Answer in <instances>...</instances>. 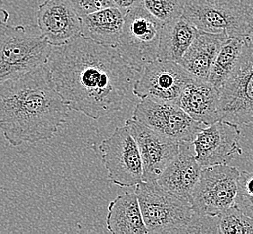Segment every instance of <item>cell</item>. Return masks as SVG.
<instances>
[{
	"label": "cell",
	"mask_w": 253,
	"mask_h": 234,
	"mask_svg": "<svg viewBox=\"0 0 253 234\" xmlns=\"http://www.w3.org/2000/svg\"><path fill=\"white\" fill-rule=\"evenodd\" d=\"M37 26L51 46H61L81 36V17L67 0H45L36 13Z\"/></svg>",
	"instance_id": "cell-14"
},
{
	"label": "cell",
	"mask_w": 253,
	"mask_h": 234,
	"mask_svg": "<svg viewBox=\"0 0 253 234\" xmlns=\"http://www.w3.org/2000/svg\"><path fill=\"white\" fill-rule=\"evenodd\" d=\"M240 171L228 164L203 168L191 200L192 208L202 216L216 217L233 206Z\"/></svg>",
	"instance_id": "cell-9"
},
{
	"label": "cell",
	"mask_w": 253,
	"mask_h": 234,
	"mask_svg": "<svg viewBox=\"0 0 253 234\" xmlns=\"http://www.w3.org/2000/svg\"><path fill=\"white\" fill-rule=\"evenodd\" d=\"M238 124L220 120L203 128L193 144L196 158L202 168L229 164L243 153Z\"/></svg>",
	"instance_id": "cell-12"
},
{
	"label": "cell",
	"mask_w": 253,
	"mask_h": 234,
	"mask_svg": "<svg viewBox=\"0 0 253 234\" xmlns=\"http://www.w3.org/2000/svg\"><path fill=\"white\" fill-rule=\"evenodd\" d=\"M177 105L205 126L221 120L220 90L208 81L193 78L184 87Z\"/></svg>",
	"instance_id": "cell-16"
},
{
	"label": "cell",
	"mask_w": 253,
	"mask_h": 234,
	"mask_svg": "<svg viewBox=\"0 0 253 234\" xmlns=\"http://www.w3.org/2000/svg\"><path fill=\"white\" fill-rule=\"evenodd\" d=\"M202 168L196 158L193 142H180L177 156L164 169L157 182L169 192L191 204Z\"/></svg>",
	"instance_id": "cell-15"
},
{
	"label": "cell",
	"mask_w": 253,
	"mask_h": 234,
	"mask_svg": "<svg viewBox=\"0 0 253 234\" xmlns=\"http://www.w3.org/2000/svg\"><path fill=\"white\" fill-rule=\"evenodd\" d=\"M244 1H245L246 7H247V11H248L249 18H250L251 25H252V28H253V32L250 36V39L253 41V0H244Z\"/></svg>",
	"instance_id": "cell-27"
},
{
	"label": "cell",
	"mask_w": 253,
	"mask_h": 234,
	"mask_svg": "<svg viewBox=\"0 0 253 234\" xmlns=\"http://www.w3.org/2000/svg\"><path fill=\"white\" fill-rule=\"evenodd\" d=\"M140 73L132 87L134 96L174 104L194 78L179 63L159 59L149 63Z\"/></svg>",
	"instance_id": "cell-11"
},
{
	"label": "cell",
	"mask_w": 253,
	"mask_h": 234,
	"mask_svg": "<svg viewBox=\"0 0 253 234\" xmlns=\"http://www.w3.org/2000/svg\"><path fill=\"white\" fill-rule=\"evenodd\" d=\"M80 16L88 15L96 11L115 6L114 0H67Z\"/></svg>",
	"instance_id": "cell-25"
},
{
	"label": "cell",
	"mask_w": 253,
	"mask_h": 234,
	"mask_svg": "<svg viewBox=\"0 0 253 234\" xmlns=\"http://www.w3.org/2000/svg\"><path fill=\"white\" fill-rule=\"evenodd\" d=\"M198 32L184 15L163 24L158 59L178 63L195 41Z\"/></svg>",
	"instance_id": "cell-20"
},
{
	"label": "cell",
	"mask_w": 253,
	"mask_h": 234,
	"mask_svg": "<svg viewBox=\"0 0 253 234\" xmlns=\"http://www.w3.org/2000/svg\"><path fill=\"white\" fill-rule=\"evenodd\" d=\"M162 25L142 2L126 12L117 49L124 60L138 73L149 63L157 60Z\"/></svg>",
	"instance_id": "cell-5"
},
{
	"label": "cell",
	"mask_w": 253,
	"mask_h": 234,
	"mask_svg": "<svg viewBox=\"0 0 253 234\" xmlns=\"http://www.w3.org/2000/svg\"><path fill=\"white\" fill-rule=\"evenodd\" d=\"M51 51L37 25L0 26V84L47 64Z\"/></svg>",
	"instance_id": "cell-4"
},
{
	"label": "cell",
	"mask_w": 253,
	"mask_h": 234,
	"mask_svg": "<svg viewBox=\"0 0 253 234\" xmlns=\"http://www.w3.org/2000/svg\"><path fill=\"white\" fill-rule=\"evenodd\" d=\"M221 120L243 125L253 123V41L244 39L236 67L220 89Z\"/></svg>",
	"instance_id": "cell-7"
},
{
	"label": "cell",
	"mask_w": 253,
	"mask_h": 234,
	"mask_svg": "<svg viewBox=\"0 0 253 234\" xmlns=\"http://www.w3.org/2000/svg\"><path fill=\"white\" fill-rule=\"evenodd\" d=\"M234 205L253 218V171L240 173Z\"/></svg>",
	"instance_id": "cell-24"
},
{
	"label": "cell",
	"mask_w": 253,
	"mask_h": 234,
	"mask_svg": "<svg viewBox=\"0 0 253 234\" xmlns=\"http://www.w3.org/2000/svg\"><path fill=\"white\" fill-rule=\"evenodd\" d=\"M183 15L199 31L250 38L253 28L244 0H184Z\"/></svg>",
	"instance_id": "cell-6"
},
{
	"label": "cell",
	"mask_w": 253,
	"mask_h": 234,
	"mask_svg": "<svg viewBox=\"0 0 253 234\" xmlns=\"http://www.w3.org/2000/svg\"><path fill=\"white\" fill-rule=\"evenodd\" d=\"M228 38L229 36L224 32L213 34L199 31L195 41L178 63L194 78L208 81L213 61Z\"/></svg>",
	"instance_id": "cell-17"
},
{
	"label": "cell",
	"mask_w": 253,
	"mask_h": 234,
	"mask_svg": "<svg viewBox=\"0 0 253 234\" xmlns=\"http://www.w3.org/2000/svg\"><path fill=\"white\" fill-rule=\"evenodd\" d=\"M107 230L113 234H149L136 193L118 195L108 205Z\"/></svg>",
	"instance_id": "cell-19"
},
{
	"label": "cell",
	"mask_w": 253,
	"mask_h": 234,
	"mask_svg": "<svg viewBox=\"0 0 253 234\" xmlns=\"http://www.w3.org/2000/svg\"><path fill=\"white\" fill-rule=\"evenodd\" d=\"M70 111L47 64L0 84V131L13 147L53 137Z\"/></svg>",
	"instance_id": "cell-2"
},
{
	"label": "cell",
	"mask_w": 253,
	"mask_h": 234,
	"mask_svg": "<svg viewBox=\"0 0 253 234\" xmlns=\"http://www.w3.org/2000/svg\"><path fill=\"white\" fill-rule=\"evenodd\" d=\"M9 19V13L3 6V2L0 0V26L6 24Z\"/></svg>",
	"instance_id": "cell-28"
},
{
	"label": "cell",
	"mask_w": 253,
	"mask_h": 234,
	"mask_svg": "<svg viewBox=\"0 0 253 234\" xmlns=\"http://www.w3.org/2000/svg\"><path fill=\"white\" fill-rule=\"evenodd\" d=\"M142 3L162 24L183 15L184 0H142Z\"/></svg>",
	"instance_id": "cell-23"
},
{
	"label": "cell",
	"mask_w": 253,
	"mask_h": 234,
	"mask_svg": "<svg viewBox=\"0 0 253 234\" xmlns=\"http://www.w3.org/2000/svg\"><path fill=\"white\" fill-rule=\"evenodd\" d=\"M132 119L177 142H194L205 126L177 104L149 98L142 99L137 105Z\"/></svg>",
	"instance_id": "cell-10"
},
{
	"label": "cell",
	"mask_w": 253,
	"mask_h": 234,
	"mask_svg": "<svg viewBox=\"0 0 253 234\" xmlns=\"http://www.w3.org/2000/svg\"><path fill=\"white\" fill-rule=\"evenodd\" d=\"M108 173V178L121 188H130L143 181L142 157L126 126L117 127L109 137L94 145Z\"/></svg>",
	"instance_id": "cell-8"
},
{
	"label": "cell",
	"mask_w": 253,
	"mask_h": 234,
	"mask_svg": "<svg viewBox=\"0 0 253 234\" xmlns=\"http://www.w3.org/2000/svg\"><path fill=\"white\" fill-rule=\"evenodd\" d=\"M126 12L115 5L81 16V36L101 45L117 48Z\"/></svg>",
	"instance_id": "cell-18"
},
{
	"label": "cell",
	"mask_w": 253,
	"mask_h": 234,
	"mask_svg": "<svg viewBox=\"0 0 253 234\" xmlns=\"http://www.w3.org/2000/svg\"><path fill=\"white\" fill-rule=\"evenodd\" d=\"M218 234H253V218L233 204L216 216Z\"/></svg>",
	"instance_id": "cell-22"
},
{
	"label": "cell",
	"mask_w": 253,
	"mask_h": 234,
	"mask_svg": "<svg viewBox=\"0 0 253 234\" xmlns=\"http://www.w3.org/2000/svg\"><path fill=\"white\" fill-rule=\"evenodd\" d=\"M126 126L136 141L142 157L143 181H157L179 152L180 142L166 137L134 119Z\"/></svg>",
	"instance_id": "cell-13"
},
{
	"label": "cell",
	"mask_w": 253,
	"mask_h": 234,
	"mask_svg": "<svg viewBox=\"0 0 253 234\" xmlns=\"http://www.w3.org/2000/svg\"><path fill=\"white\" fill-rule=\"evenodd\" d=\"M244 39L228 38L221 47L210 71L208 82L221 89L232 75L243 51Z\"/></svg>",
	"instance_id": "cell-21"
},
{
	"label": "cell",
	"mask_w": 253,
	"mask_h": 234,
	"mask_svg": "<svg viewBox=\"0 0 253 234\" xmlns=\"http://www.w3.org/2000/svg\"><path fill=\"white\" fill-rule=\"evenodd\" d=\"M135 193L149 234H218L216 217L197 214L157 181H142Z\"/></svg>",
	"instance_id": "cell-3"
},
{
	"label": "cell",
	"mask_w": 253,
	"mask_h": 234,
	"mask_svg": "<svg viewBox=\"0 0 253 234\" xmlns=\"http://www.w3.org/2000/svg\"><path fill=\"white\" fill-rule=\"evenodd\" d=\"M56 88L70 108L93 120L121 109L136 72L117 48L84 36L51 46L47 61Z\"/></svg>",
	"instance_id": "cell-1"
},
{
	"label": "cell",
	"mask_w": 253,
	"mask_h": 234,
	"mask_svg": "<svg viewBox=\"0 0 253 234\" xmlns=\"http://www.w3.org/2000/svg\"><path fill=\"white\" fill-rule=\"evenodd\" d=\"M142 1V0H114L116 5L125 11L131 8L133 5L141 3Z\"/></svg>",
	"instance_id": "cell-26"
}]
</instances>
